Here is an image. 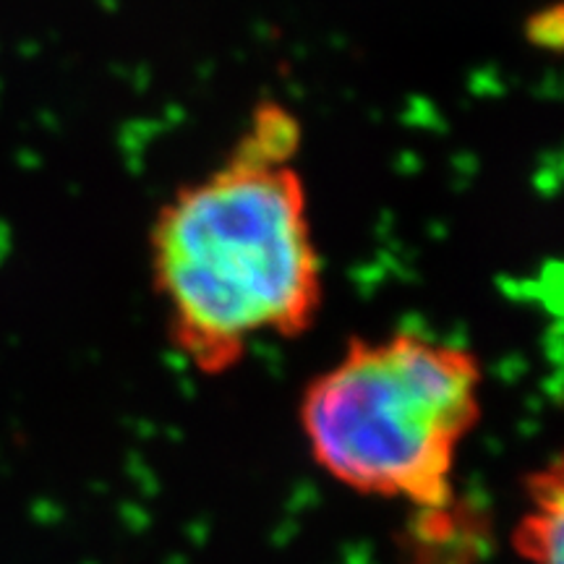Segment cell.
<instances>
[{
	"label": "cell",
	"mask_w": 564,
	"mask_h": 564,
	"mask_svg": "<svg viewBox=\"0 0 564 564\" xmlns=\"http://www.w3.org/2000/svg\"><path fill=\"white\" fill-rule=\"evenodd\" d=\"M301 144L299 116L259 102L220 162L152 217L147 257L167 343L202 377H225L253 345L295 340L319 319L324 259Z\"/></svg>",
	"instance_id": "1"
},
{
	"label": "cell",
	"mask_w": 564,
	"mask_h": 564,
	"mask_svg": "<svg viewBox=\"0 0 564 564\" xmlns=\"http://www.w3.org/2000/svg\"><path fill=\"white\" fill-rule=\"evenodd\" d=\"M484 382L476 352L453 340L350 337L303 387L299 429L316 468L345 489L447 510L457 457L484 419Z\"/></svg>",
	"instance_id": "2"
},
{
	"label": "cell",
	"mask_w": 564,
	"mask_h": 564,
	"mask_svg": "<svg viewBox=\"0 0 564 564\" xmlns=\"http://www.w3.org/2000/svg\"><path fill=\"white\" fill-rule=\"evenodd\" d=\"M528 510L518 520L512 544L528 564H562L564 478L562 460L525 476Z\"/></svg>",
	"instance_id": "3"
},
{
	"label": "cell",
	"mask_w": 564,
	"mask_h": 564,
	"mask_svg": "<svg viewBox=\"0 0 564 564\" xmlns=\"http://www.w3.org/2000/svg\"><path fill=\"white\" fill-rule=\"evenodd\" d=\"M528 42L544 51H560L562 45V6L554 3L528 19Z\"/></svg>",
	"instance_id": "4"
}]
</instances>
